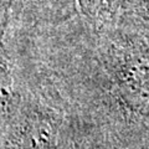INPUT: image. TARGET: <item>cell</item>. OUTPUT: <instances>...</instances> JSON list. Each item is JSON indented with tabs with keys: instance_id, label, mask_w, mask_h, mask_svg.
Wrapping results in <instances>:
<instances>
[{
	"instance_id": "obj_3",
	"label": "cell",
	"mask_w": 149,
	"mask_h": 149,
	"mask_svg": "<svg viewBox=\"0 0 149 149\" xmlns=\"http://www.w3.org/2000/svg\"><path fill=\"white\" fill-rule=\"evenodd\" d=\"M123 0H78L80 14L96 26H108L118 21Z\"/></svg>"
},
{
	"instance_id": "obj_5",
	"label": "cell",
	"mask_w": 149,
	"mask_h": 149,
	"mask_svg": "<svg viewBox=\"0 0 149 149\" xmlns=\"http://www.w3.org/2000/svg\"><path fill=\"white\" fill-rule=\"evenodd\" d=\"M141 149H149V137L147 138V141L144 142V144L142 146V148Z\"/></svg>"
},
{
	"instance_id": "obj_4",
	"label": "cell",
	"mask_w": 149,
	"mask_h": 149,
	"mask_svg": "<svg viewBox=\"0 0 149 149\" xmlns=\"http://www.w3.org/2000/svg\"><path fill=\"white\" fill-rule=\"evenodd\" d=\"M149 24V0H123L122 13Z\"/></svg>"
},
{
	"instance_id": "obj_1",
	"label": "cell",
	"mask_w": 149,
	"mask_h": 149,
	"mask_svg": "<svg viewBox=\"0 0 149 149\" xmlns=\"http://www.w3.org/2000/svg\"><path fill=\"white\" fill-rule=\"evenodd\" d=\"M1 50L111 149H141L149 137L148 22L120 14L96 26L77 14L54 26L1 30Z\"/></svg>"
},
{
	"instance_id": "obj_2",
	"label": "cell",
	"mask_w": 149,
	"mask_h": 149,
	"mask_svg": "<svg viewBox=\"0 0 149 149\" xmlns=\"http://www.w3.org/2000/svg\"><path fill=\"white\" fill-rule=\"evenodd\" d=\"M78 0H6L1 30H32L76 16Z\"/></svg>"
}]
</instances>
